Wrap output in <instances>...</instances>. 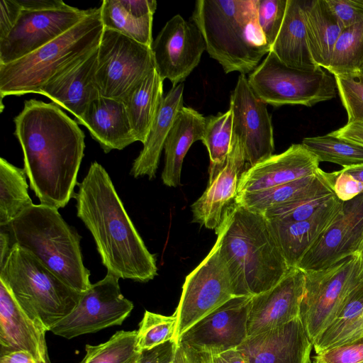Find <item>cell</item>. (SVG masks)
Returning <instances> with one entry per match:
<instances>
[{"mask_svg":"<svg viewBox=\"0 0 363 363\" xmlns=\"http://www.w3.org/2000/svg\"><path fill=\"white\" fill-rule=\"evenodd\" d=\"M203 354L195 352L180 345L176 350L174 359L172 363H203Z\"/></svg>","mask_w":363,"mask_h":363,"instance_id":"816d5d0a","label":"cell"},{"mask_svg":"<svg viewBox=\"0 0 363 363\" xmlns=\"http://www.w3.org/2000/svg\"><path fill=\"white\" fill-rule=\"evenodd\" d=\"M228 363H250L247 359L236 348L220 354Z\"/></svg>","mask_w":363,"mask_h":363,"instance_id":"11a10c76","label":"cell"},{"mask_svg":"<svg viewBox=\"0 0 363 363\" xmlns=\"http://www.w3.org/2000/svg\"><path fill=\"white\" fill-rule=\"evenodd\" d=\"M177 315L167 316L145 311L137 330V350H150L174 340Z\"/></svg>","mask_w":363,"mask_h":363,"instance_id":"74e56055","label":"cell"},{"mask_svg":"<svg viewBox=\"0 0 363 363\" xmlns=\"http://www.w3.org/2000/svg\"><path fill=\"white\" fill-rule=\"evenodd\" d=\"M0 41L6 38L16 26L22 12L16 0L0 2Z\"/></svg>","mask_w":363,"mask_h":363,"instance_id":"7dc6e473","label":"cell"},{"mask_svg":"<svg viewBox=\"0 0 363 363\" xmlns=\"http://www.w3.org/2000/svg\"><path fill=\"white\" fill-rule=\"evenodd\" d=\"M235 297L232 280L218 245L186 277L177 315L174 340L199 320Z\"/></svg>","mask_w":363,"mask_h":363,"instance_id":"8fae6325","label":"cell"},{"mask_svg":"<svg viewBox=\"0 0 363 363\" xmlns=\"http://www.w3.org/2000/svg\"><path fill=\"white\" fill-rule=\"evenodd\" d=\"M308 48L315 63L326 69L343 26L325 0L302 1Z\"/></svg>","mask_w":363,"mask_h":363,"instance_id":"83f0119b","label":"cell"},{"mask_svg":"<svg viewBox=\"0 0 363 363\" xmlns=\"http://www.w3.org/2000/svg\"><path fill=\"white\" fill-rule=\"evenodd\" d=\"M0 363H38L27 351L17 350L0 354Z\"/></svg>","mask_w":363,"mask_h":363,"instance_id":"f5cc1de1","label":"cell"},{"mask_svg":"<svg viewBox=\"0 0 363 363\" xmlns=\"http://www.w3.org/2000/svg\"><path fill=\"white\" fill-rule=\"evenodd\" d=\"M26 177L24 168L0 159V227L11 223L33 204Z\"/></svg>","mask_w":363,"mask_h":363,"instance_id":"1f68e13d","label":"cell"},{"mask_svg":"<svg viewBox=\"0 0 363 363\" xmlns=\"http://www.w3.org/2000/svg\"><path fill=\"white\" fill-rule=\"evenodd\" d=\"M287 2L288 0H257L258 25L270 47L274 43L282 25Z\"/></svg>","mask_w":363,"mask_h":363,"instance_id":"b9f144b4","label":"cell"},{"mask_svg":"<svg viewBox=\"0 0 363 363\" xmlns=\"http://www.w3.org/2000/svg\"><path fill=\"white\" fill-rule=\"evenodd\" d=\"M155 69L150 47L104 29L95 75L101 96L125 101Z\"/></svg>","mask_w":363,"mask_h":363,"instance_id":"30bf717a","label":"cell"},{"mask_svg":"<svg viewBox=\"0 0 363 363\" xmlns=\"http://www.w3.org/2000/svg\"><path fill=\"white\" fill-rule=\"evenodd\" d=\"M99 8L105 29L116 31L141 44L152 47L153 16L138 17L126 10L120 0H104Z\"/></svg>","mask_w":363,"mask_h":363,"instance_id":"d6a6232c","label":"cell"},{"mask_svg":"<svg viewBox=\"0 0 363 363\" xmlns=\"http://www.w3.org/2000/svg\"><path fill=\"white\" fill-rule=\"evenodd\" d=\"M257 0H199L191 21L199 28L211 57L227 73L252 72L267 55L257 22Z\"/></svg>","mask_w":363,"mask_h":363,"instance_id":"277c9868","label":"cell"},{"mask_svg":"<svg viewBox=\"0 0 363 363\" xmlns=\"http://www.w3.org/2000/svg\"><path fill=\"white\" fill-rule=\"evenodd\" d=\"M140 352L136 355L134 358H133L130 362H128V363H138V359H139V357H140Z\"/></svg>","mask_w":363,"mask_h":363,"instance_id":"6f0895ef","label":"cell"},{"mask_svg":"<svg viewBox=\"0 0 363 363\" xmlns=\"http://www.w3.org/2000/svg\"><path fill=\"white\" fill-rule=\"evenodd\" d=\"M0 281L19 306L48 331L75 308L81 296L16 244L0 266Z\"/></svg>","mask_w":363,"mask_h":363,"instance_id":"52a82bcc","label":"cell"},{"mask_svg":"<svg viewBox=\"0 0 363 363\" xmlns=\"http://www.w3.org/2000/svg\"><path fill=\"white\" fill-rule=\"evenodd\" d=\"M119 278L110 274L81 293L75 308L55 324L50 331L56 335L73 337L121 325L130 315L133 303L121 291Z\"/></svg>","mask_w":363,"mask_h":363,"instance_id":"7c38bea8","label":"cell"},{"mask_svg":"<svg viewBox=\"0 0 363 363\" xmlns=\"http://www.w3.org/2000/svg\"><path fill=\"white\" fill-rule=\"evenodd\" d=\"M301 144L320 162H329L344 168L363 164V146L333 135L303 139Z\"/></svg>","mask_w":363,"mask_h":363,"instance_id":"e575fe53","label":"cell"},{"mask_svg":"<svg viewBox=\"0 0 363 363\" xmlns=\"http://www.w3.org/2000/svg\"><path fill=\"white\" fill-rule=\"evenodd\" d=\"M100 8L68 31L35 51L0 65V96H21L38 91L55 75L98 48L104 31Z\"/></svg>","mask_w":363,"mask_h":363,"instance_id":"8992f818","label":"cell"},{"mask_svg":"<svg viewBox=\"0 0 363 363\" xmlns=\"http://www.w3.org/2000/svg\"><path fill=\"white\" fill-rule=\"evenodd\" d=\"M270 50L290 67L303 70L319 67L308 48L302 1L288 0L282 25Z\"/></svg>","mask_w":363,"mask_h":363,"instance_id":"f1b7e54d","label":"cell"},{"mask_svg":"<svg viewBox=\"0 0 363 363\" xmlns=\"http://www.w3.org/2000/svg\"><path fill=\"white\" fill-rule=\"evenodd\" d=\"M363 310V281L348 295L335 319L313 346L316 354L327 350L344 328Z\"/></svg>","mask_w":363,"mask_h":363,"instance_id":"ab89813d","label":"cell"},{"mask_svg":"<svg viewBox=\"0 0 363 363\" xmlns=\"http://www.w3.org/2000/svg\"><path fill=\"white\" fill-rule=\"evenodd\" d=\"M4 227L13 244L27 251L71 288L82 293L90 288V272L85 267L81 237L58 209L33 204Z\"/></svg>","mask_w":363,"mask_h":363,"instance_id":"5b68a950","label":"cell"},{"mask_svg":"<svg viewBox=\"0 0 363 363\" xmlns=\"http://www.w3.org/2000/svg\"><path fill=\"white\" fill-rule=\"evenodd\" d=\"M347 123L363 122V75L360 72L334 75Z\"/></svg>","mask_w":363,"mask_h":363,"instance_id":"60d3db41","label":"cell"},{"mask_svg":"<svg viewBox=\"0 0 363 363\" xmlns=\"http://www.w3.org/2000/svg\"><path fill=\"white\" fill-rule=\"evenodd\" d=\"M47 329L30 318L0 281V354L23 350L38 363H51L45 340Z\"/></svg>","mask_w":363,"mask_h":363,"instance_id":"603a6c76","label":"cell"},{"mask_svg":"<svg viewBox=\"0 0 363 363\" xmlns=\"http://www.w3.org/2000/svg\"><path fill=\"white\" fill-rule=\"evenodd\" d=\"M207 363H228V362L220 354H217V355L208 354Z\"/></svg>","mask_w":363,"mask_h":363,"instance_id":"9f6ffc18","label":"cell"},{"mask_svg":"<svg viewBox=\"0 0 363 363\" xmlns=\"http://www.w3.org/2000/svg\"><path fill=\"white\" fill-rule=\"evenodd\" d=\"M319 161L302 144H293L284 152L244 170L238 195L269 189L318 172ZM237 197V196H236Z\"/></svg>","mask_w":363,"mask_h":363,"instance_id":"d6986e66","label":"cell"},{"mask_svg":"<svg viewBox=\"0 0 363 363\" xmlns=\"http://www.w3.org/2000/svg\"><path fill=\"white\" fill-rule=\"evenodd\" d=\"M331 133L363 146V122L347 123L343 127L331 132Z\"/></svg>","mask_w":363,"mask_h":363,"instance_id":"681fc988","label":"cell"},{"mask_svg":"<svg viewBox=\"0 0 363 363\" xmlns=\"http://www.w3.org/2000/svg\"><path fill=\"white\" fill-rule=\"evenodd\" d=\"M233 133L242 147L245 159L252 166L273 155L274 140L267 104L252 91L245 74H240L230 95Z\"/></svg>","mask_w":363,"mask_h":363,"instance_id":"e0dca14e","label":"cell"},{"mask_svg":"<svg viewBox=\"0 0 363 363\" xmlns=\"http://www.w3.org/2000/svg\"><path fill=\"white\" fill-rule=\"evenodd\" d=\"M304 284V272L291 267L273 288L252 296L247 335H258L298 318Z\"/></svg>","mask_w":363,"mask_h":363,"instance_id":"ac0fdd59","label":"cell"},{"mask_svg":"<svg viewBox=\"0 0 363 363\" xmlns=\"http://www.w3.org/2000/svg\"><path fill=\"white\" fill-rule=\"evenodd\" d=\"M361 74L363 75V68L359 71Z\"/></svg>","mask_w":363,"mask_h":363,"instance_id":"94428289","label":"cell"},{"mask_svg":"<svg viewBox=\"0 0 363 363\" xmlns=\"http://www.w3.org/2000/svg\"><path fill=\"white\" fill-rule=\"evenodd\" d=\"M75 192L77 216L89 230L107 274L147 282L157 274L155 255L146 247L116 192L97 162L91 164Z\"/></svg>","mask_w":363,"mask_h":363,"instance_id":"7a4b0ae2","label":"cell"},{"mask_svg":"<svg viewBox=\"0 0 363 363\" xmlns=\"http://www.w3.org/2000/svg\"><path fill=\"white\" fill-rule=\"evenodd\" d=\"M163 99V80L155 69L124 101L136 141L145 143Z\"/></svg>","mask_w":363,"mask_h":363,"instance_id":"4dcf8cb0","label":"cell"},{"mask_svg":"<svg viewBox=\"0 0 363 363\" xmlns=\"http://www.w3.org/2000/svg\"><path fill=\"white\" fill-rule=\"evenodd\" d=\"M232 135L233 113L230 108L225 113L206 118L201 141L209 154V177L216 174L225 166L230 149Z\"/></svg>","mask_w":363,"mask_h":363,"instance_id":"836d02e7","label":"cell"},{"mask_svg":"<svg viewBox=\"0 0 363 363\" xmlns=\"http://www.w3.org/2000/svg\"><path fill=\"white\" fill-rule=\"evenodd\" d=\"M313 344L298 318L248 336L236 349L250 363H309Z\"/></svg>","mask_w":363,"mask_h":363,"instance_id":"44dd1931","label":"cell"},{"mask_svg":"<svg viewBox=\"0 0 363 363\" xmlns=\"http://www.w3.org/2000/svg\"><path fill=\"white\" fill-rule=\"evenodd\" d=\"M328 191H333L328 172L320 169L313 175L282 185L238 195L235 201L250 210L263 213L277 206Z\"/></svg>","mask_w":363,"mask_h":363,"instance_id":"f546056e","label":"cell"},{"mask_svg":"<svg viewBox=\"0 0 363 363\" xmlns=\"http://www.w3.org/2000/svg\"><path fill=\"white\" fill-rule=\"evenodd\" d=\"M363 245V194L343 201L328 228L296 267L303 272L328 267L359 252Z\"/></svg>","mask_w":363,"mask_h":363,"instance_id":"2e32d148","label":"cell"},{"mask_svg":"<svg viewBox=\"0 0 363 363\" xmlns=\"http://www.w3.org/2000/svg\"><path fill=\"white\" fill-rule=\"evenodd\" d=\"M335 196L347 201L363 194V164L328 172Z\"/></svg>","mask_w":363,"mask_h":363,"instance_id":"7bdbcfd3","label":"cell"},{"mask_svg":"<svg viewBox=\"0 0 363 363\" xmlns=\"http://www.w3.org/2000/svg\"><path fill=\"white\" fill-rule=\"evenodd\" d=\"M335 196L333 191L313 194L274 207L262 214L267 219L283 222L306 220L314 216Z\"/></svg>","mask_w":363,"mask_h":363,"instance_id":"f35d334b","label":"cell"},{"mask_svg":"<svg viewBox=\"0 0 363 363\" xmlns=\"http://www.w3.org/2000/svg\"><path fill=\"white\" fill-rule=\"evenodd\" d=\"M361 363H363V362H361Z\"/></svg>","mask_w":363,"mask_h":363,"instance_id":"6125c7cd","label":"cell"},{"mask_svg":"<svg viewBox=\"0 0 363 363\" xmlns=\"http://www.w3.org/2000/svg\"><path fill=\"white\" fill-rule=\"evenodd\" d=\"M184 88L183 83L172 86L164 96L143 147L133 163L130 174L133 177L147 176L150 179L155 177L165 140L184 106Z\"/></svg>","mask_w":363,"mask_h":363,"instance_id":"484cf974","label":"cell"},{"mask_svg":"<svg viewBox=\"0 0 363 363\" xmlns=\"http://www.w3.org/2000/svg\"><path fill=\"white\" fill-rule=\"evenodd\" d=\"M151 48L160 77L174 86L182 83L197 67L206 43L196 26L177 14L165 23Z\"/></svg>","mask_w":363,"mask_h":363,"instance_id":"9a60e30c","label":"cell"},{"mask_svg":"<svg viewBox=\"0 0 363 363\" xmlns=\"http://www.w3.org/2000/svg\"><path fill=\"white\" fill-rule=\"evenodd\" d=\"M206 118L196 110L183 106L165 140L164 167L162 173L163 183L170 187L180 184L184 159L191 145L201 140Z\"/></svg>","mask_w":363,"mask_h":363,"instance_id":"4316f807","label":"cell"},{"mask_svg":"<svg viewBox=\"0 0 363 363\" xmlns=\"http://www.w3.org/2000/svg\"><path fill=\"white\" fill-rule=\"evenodd\" d=\"M363 68V21L344 28L326 69L333 75L359 72Z\"/></svg>","mask_w":363,"mask_h":363,"instance_id":"d590c367","label":"cell"},{"mask_svg":"<svg viewBox=\"0 0 363 363\" xmlns=\"http://www.w3.org/2000/svg\"><path fill=\"white\" fill-rule=\"evenodd\" d=\"M177 342L171 340L155 347L140 352L138 363H172Z\"/></svg>","mask_w":363,"mask_h":363,"instance_id":"bcb514c9","label":"cell"},{"mask_svg":"<svg viewBox=\"0 0 363 363\" xmlns=\"http://www.w3.org/2000/svg\"><path fill=\"white\" fill-rule=\"evenodd\" d=\"M251 301L250 296L232 298L184 332L177 344L210 355L237 348L248 337Z\"/></svg>","mask_w":363,"mask_h":363,"instance_id":"4fadbf2b","label":"cell"},{"mask_svg":"<svg viewBox=\"0 0 363 363\" xmlns=\"http://www.w3.org/2000/svg\"><path fill=\"white\" fill-rule=\"evenodd\" d=\"M304 274L299 318L313 345L332 323L348 295L363 281V263L357 252L327 268Z\"/></svg>","mask_w":363,"mask_h":363,"instance_id":"9c48e42d","label":"cell"},{"mask_svg":"<svg viewBox=\"0 0 363 363\" xmlns=\"http://www.w3.org/2000/svg\"><path fill=\"white\" fill-rule=\"evenodd\" d=\"M235 296L262 294L276 286L289 267L266 217L235 201L215 229Z\"/></svg>","mask_w":363,"mask_h":363,"instance_id":"3957f363","label":"cell"},{"mask_svg":"<svg viewBox=\"0 0 363 363\" xmlns=\"http://www.w3.org/2000/svg\"><path fill=\"white\" fill-rule=\"evenodd\" d=\"M245 162L242 147L233 133L225 166L209 177L205 191L191 205L192 222L208 229L215 230L218 227L225 209L235 201Z\"/></svg>","mask_w":363,"mask_h":363,"instance_id":"ffe728a7","label":"cell"},{"mask_svg":"<svg viewBox=\"0 0 363 363\" xmlns=\"http://www.w3.org/2000/svg\"><path fill=\"white\" fill-rule=\"evenodd\" d=\"M313 363H325L324 362H322L320 360H318V359H314V361Z\"/></svg>","mask_w":363,"mask_h":363,"instance_id":"91938a15","label":"cell"},{"mask_svg":"<svg viewBox=\"0 0 363 363\" xmlns=\"http://www.w3.org/2000/svg\"><path fill=\"white\" fill-rule=\"evenodd\" d=\"M342 202L335 196L314 216L301 221L283 222L266 218L290 268L296 267L328 228L341 209Z\"/></svg>","mask_w":363,"mask_h":363,"instance_id":"d4e9b609","label":"cell"},{"mask_svg":"<svg viewBox=\"0 0 363 363\" xmlns=\"http://www.w3.org/2000/svg\"><path fill=\"white\" fill-rule=\"evenodd\" d=\"M136 344L137 330L118 331L104 343L86 345V354L79 363H128L140 353Z\"/></svg>","mask_w":363,"mask_h":363,"instance_id":"8d00e7d4","label":"cell"},{"mask_svg":"<svg viewBox=\"0 0 363 363\" xmlns=\"http://www.w3.org/2000/svg\"><path fill=\"white\" fill-rule=\"evenodd\" d=\"M343 28L363 21V0H325Z\"/></svg>","mask_w":363,"mask_h":363,"instance_id":"f6af8a7d","label":"cell"},{"mask_svg":"<svg viewBox=\"0 0 363 363\" xmlns=\"http://www.w3.org/2000/svg\"><path fill=\"white\" fill-rule=\"evenodd\" d=\"M359 253L360 254L361 259H362V263H363V245H362V246L361 247V250L359 252Z\"/></svg>","mask_w":363,"mask_h":363,"instance_id":"680465c9","label":"cell"},{"mask_svg":"<svg viewBox=\"0 0 363 363\" xmlns=\"http://www.w3.org/2000/svg\"><path fill=\"white\" fill-rule=\"evenodd\" d=\"M76 121L85 126L105 153L136 142L124 101L100 96Z\"/></svg>","mask_w":363,"mask_h":363,"instance_id":"cb8c5ba5","label":"cell"},{"mask_svg":"<svg viewBox=\"0 0 363 363\" xmlns=\"http://www.w3.org/2000/svg\"><path fill=\"white\" fill-rule=\"evenodd\" d=\"M98 48L67 66L38 92L79 118L87 106L101 94L95 75Z\"/></svg>","mask_w":363,"mask_h":363,"instance_id":"7402d4cb","label":"cell"},{"mask_svg":"<svg viewBox=\"0 0 363 363\" xmlns=\"http://www.w3.org/2000/svg\"><path fill=\"white\" fill-rule=\"evenodd\" d=\"M90 11L66 5L53 10L23 11L16 26L0 41V65L17 60L54 40Z\"/></svg>","mask_w":363,"mask_h":363,"instance_id":"5bb4252c","label":"cell"},{"mask_svg":"<svg viewBox=\"0 0 363 363\" xmlns=\"http://www.w3.org/2000/svg\"><path fill=\"white\" fill-rule=\"evenodd\" d=\"M247 81L258 99L274 106L311 107L335 98L337 93L335 78L326 69L320 67L313 70L290 67L271 50L250 74Z\"/></svg>","mask_w":363,"mask_h":363,"instance_id":"ba28073f","label":"cell"},{"mask_svg":"<svg viewBox=\"0 0 363 363\" xmlns=\"http://www.w3.org/2000/svg\"><path fill=\"white\" fill-rule=\"evenodd\" d=\"M23 11H41L61 9L67 4L62 0H16Z\"/></svg>","mask_w":363,"mask_h":363,"instance_id":"f907efd6","label":"cell"},{"mask_svg":"<svg viewBox=\"0 0 363 363\" xmlns=\"http://www.w3.org/2000/svg\"><path fill=\"white\" fill-rule=\"evenodd\" d=\"M13 121L30 189L40 204L64 208L78 184L84 133L58 105L37 99L25 101Z\"/></svg>","mask_w":363,"mask_h":363,"instance_id":"6da1fadb","label":"cell"},{"mask_svg":"<svg viewBox=\"0 0 363 363\" xmlns=\"http://www.w3.org/2000/svg\"><path fill=\"white\" fill-rule=\"evenodd\" d=\"M362 335H363V310L344 328L340 334L333 340L328 350L343 343L352 341Z\"/></svg>","mask_w":363,"mask_h":363,"instance_id":"c3c4849f","label":"cell"},{"mask_svg":"<svg viewBox=\"0 0 363 363\" xmlns=\"http://www.w3.org/2000/svg\"><path fill=\"white\" fill-rule=\"evenodd\" d=\"M13 246L9 232L0 227V266L4 264Z\"/></svg>","mask_w":363,"mask_h":363,"instance_id":"db71d44e","label":"cell"},{"mask_svg":"<svg viewBox=\"0 0 363 363\" xmlns=\"http://www.w3.org/2000/svg\"><path fill=\"white\" fill-rule=\"evenodd\" d=\"M314 359L325 363H361L363 362V335L316 354Z\"/></svg>","mask_w":363,"mask_h":363,"instance_id":"ee69618b","label":"cell"}]
</instances>
